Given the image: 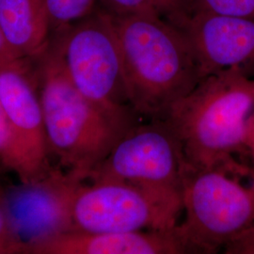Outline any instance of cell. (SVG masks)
<instances>
[{
	"instance_id": "cell-1",
	"label": "cell",
	"mask_w": 254,
	"mask_h": 254,
	"mask_svg": "<svg viewBox=\"0 0 254 254\" xmlns=\"http://www.w3.org/2000/svg\"><path fill=\"white\" fill-rule=\"evenodd\" d=\"M27 59L42 103L50 159L86 181L137 123V114L110 112L82 94L65 70L55 37L39 54Z\"/></svg>"
},
{
	"instance_id": "cell-2",
	"label": "cell",
	"mask_w": 254,
	"mask_h": 254,
	"mask_svg": "<svg viewBox=\"0 0 254 254\" xmlns=\"http://www.w3.org/2000/svg\"><path fill=\"white\" fill-rule=\"evenodd\" d=\"M254 110V78L227 70L202 78L163 118L176 132L190 167L237 173L246 165L234 155L248 153Z\"/></svg>"
},
{
	"instance_id": "cell-3",
	"label": "cell",
	"mask_w": 254,
	"mask_h": 254,
	"mask_svg": "<svg viewBox=\"0 0 254 254\" xmlns=\"http://www.w3.org/2000/svg\"><path fill=\"white\" fill-rule=\"evenodd\" d=\"M111 16L132 109L137 115L163 118L201 80L188 38L173 22L159 16Z\"/></svg>"
},
{
	"instance_id": "cell-4",
	"label": "cell",
	"mask_w": 254,
	"mask_h": 254,
	"mask_svg": "<svg viewBox=\"0 0 254 254\" xmlns=\"http://www.w3.org/2000/svg\"><path fill=\"white\" fill-rule=\"evenodd\" d=\"M247 175L224 169L189 166L182 198L186 218L181 225L200 254H254V168Z\"/></svg>"
},
{
	"instance_id": "cell-5",
	"label": "cell",
	"mask_w": 254,
	"mask_h": 254,
	"mask_svg": "<svg viewBox=\"0 0 254 254\" xmlns=\"http://www.w3.org/2000/svg\"><path fill=\"white\" fill-rule=\"evenodd\" d=\"M51 37L58 41L65 70L82 94L110 112L136 113L109 13L97 6L90 15Z\"/></svg>"
},
{
	"instance_id": "cell-6",
	"label": "cell",
	"mask_w": 254,
	"mask_h": 254,
	"mask_svg": "<svg viewBox=\"0 0 254 254\" xmlns=\"http://www.w3.org/2000/svg\"><path fill=\"white\" fill-rule=\"evenodd\" d=\"M181 193L117 180H86L72 202L73 231L126 233L175 227Z\"/></svg>"
},
{
	"instance_id": "cell-7",
	"label": "cell",
	"mask_w": 254,
	"mask_h": 254,
	"mask_svg": "<svg viewBox=\"0 0 254 254\" xmlns=\"http://www.w3.org/2000/svg\"><path fill=\"white\" fill-rule=\"evenodd\" d=\"M190 164L165 118L129 128L87 180H117L181 193Z\"/></svg>"
},
{
	"instance_id": "cell-8",
	"label": "cell",
	"mask_w": 254,
	"mask_h": 254,
	"mask_svg": "<svg viewBox=\"0 0 254 254\" xmlns=\"http://www.w3.org/2000/svg\"><path fill=\"white\" fill-rule=\"evenodd\" d=\"M82 180L53 166L44 176L4 190V209L11 236L29 248L73 231L72 202Z\"/></svg>"
},
{
	"instance_id": "cell-9",
	"label": "cell",
	"mask_w": 254,
	"mask_h": 254,
	"mask_svg": "<svg viewBox=\"0 0 254 254\" xmlns=\"http://www.w3.org/2000/svg\"><path fill=\"white\" fill-rule=\"evenodd\" d=\"M173 23L188 38L201 79L227 70L254 74V19L191 8Z\"/></svg>"
},
{
	"instance_id": "cell-10",
	"label": "cell",
	"mask_w": 254,
	"mask_h": 254,
	"mask_svg": "<svg viewBox=\"0 0 254 254\" xmlns=\"http://www.w3.org/2000/svg\"><path fill=\"white\" fill-rule=\"evenodd\" d=\"M0 102L37 178L53 167L46 142L42 103L27 58L0 66Z\"/></svg>"
},
{
	"instance_id": "cell-11",
	"label": "cell",
	"mask_w": 254,
	"mask_h": 254,
	"mask_svg": "<svg viewBox=\"0 0 254 254\" xmlns=\"http://www.w3.org/2000/svg\"><path fill=\"white\" fill-rule=\"evenodd\" d=\"M29 254H200L181 224L126 233L71 231L28 249Z\"/></svg>"
},
{
	"instance_id": "cell-12",
	"label": "cell",
	"mask_w": 254,
	"mask_h": 254,
	"mask_svg": "<svg viewBox=\"0 0 254 254\" xmlns=\"http://www.w3.org/2000/svg\"><path fill=\"white\" fill-rule=\"evenodd\" d=\"M0 27L19 58L39 54L51 37L46 0H0Z\"/></svg>"
},
{
	"instance_id": "cell-13",
	"label": "cell",
	"mask_w": 254,
	"mask_h": 254,
	"mask_svg": "<svg viewBox=\"0 0 254 254\" xmlns=\"http://www.w3.org/2000/svg\"><path fill=\"white\" fill-rule=\"evenodd\" d=\"M98 6L113 16L149 14L176 21L192 8L191 0H98Z\"/></svg>"
},
{
	"instance_id": "cell-14",
	"label": "cell",
	"mask_w": 254,
	"mask_h": 254,
	"mask_svg": "<svg viewBox=\"0 0 254 254\" xmlns=\"http://www.w3.org/2000/svg\"><path fill=\"white\" fill-rule=\"evenodd\" d=\"M0 163L15 173L20 182L38 179L18 136L0 102Z\"/></svg>"
},
{
	"instance_id": "cell-15",
	"label": "cell",
	"mask_w": 254,
	"mask_h": 254,
	"mask_svg": "<svg viewBox=\"0 0 254 254\" xmlns=\"http://www.w3.org/2000/svg\"><path fill=\"white\" fill-rule=\"evenodd\" d=\"M98 0H46L51 36L90 15Z\"/></svg>"
},
{
	"instance_id": "cell-16",
	"label": "cell",
	"mask_w": 254,
	"mask_h": 254,
	"mask_svg": "<svg viewBox=\"0 0 254 254\" xmlns=\"http://www.w3.org/2000/svg\"><path fill=\"white\" fill-rule=\"evenodd\" d=\"M191 3L193 9L254 19V0H191Z\"/></svg>"
},
{
	"instance_id": "cell-17",
	"label": "cell",
	"mask_w": 254,
	"mask_h": 254,
	"mask_svg": "<svg viewBox=\"0 0 254 254\" xmlns=\"http://www.w3.org/2000/svg\"><path fill=\"white\" fill-rule=\"evenodd\" d=\"M4 190H5V188H3L2 185L0 184V240L9 241V242L17 244L21 248V254H23L22 246L19 244L18 242L11 236L9 233L6 214H5V209H4Z\"/></svg>"
},
{
	"instance_id": "cell-18",
	"label": "cell",
	"mask_w": 254,
	"mask_h": 254,
	"mask_svg": "<svg viewBox=\"0 0 254 254\" xmlns=\"http://www.w3.org/2000/svg\"><path fill=\"white\" fill-rule=\"evenodd\" d=\"M19 59L22 58H19L17 54L13 51L0 27V66L10 64Z\"/></svg>"
},
{
	"instance_id": "cell-19",
	"label": "cell",
	"mask_w": 254,
	"mask_h": 254,
	"mask_svg": "<svg viewBox=\"0 0 254 254\" xmlns=\"http://www.w3.org/2000/svg\"><path fill=\"white\" fill-rule=\"evenodd\" d=\"M248 153L254 158V110L249 122V136H248Z\"/></svg>"
},
{
	"instance_id": "cell-20",
	"label": "cell",
	"mask_w": 254,
	"mask_h": 254,
	"mask_svg": "<svg viewBox=\"0 0 254 254\" xmlns=\"http://www.w3.org/2000/svg\"><path fill=\"white\" fill-rule=\"evenodd\" d=\"M21 254V248L17 244L0 240V254Z\"/></svg>"
}]
</instances>
